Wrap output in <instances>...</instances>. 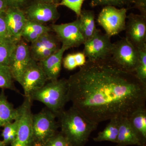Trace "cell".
<instances>
[{
  "label": "cell",
  "mask_w": 146,
  "mask_h": 146,
  "mask_svg": "<svg viewBox=\"0 0 146 146\" xmlns=\"http://www.w3.org/2000/svg\"><path fill=\"white\" fill-rule=\"evenodd\" d=\"M119 118L115 117L109 120V123L104 129L100 132L96 137L94 138V141H109L116 143L119 133Z\"/></svg>",
  "instance_id": "obj_21"
},
{
  "label": "cell",
  "mask_w": 146,
  "mask_h": 146,
  "mask_svg": "<svg viewBox=\"0 0 146 146\" xmlns=\"http://www.w3.org/2000/svg\"></svg>",
  "instance_id": "obj_39"
},
{
  "label": "cell",
  "mask_w": 146,
  "mask_h": 146,
  "mask_svg": "<svg viewBox=\"0 0 146 146\" xmlns=\"http://www.w3.org/2000/svg\"><path fill=\"white\" fill-rule=\"evenodd\" d=\"M69 102L93 122L128 118L146 107V84L122 70L110 57L86 60L68 79Z\"/></svg>",
  "instance_id": "obj_1"
},
{
  "label": "cell",
  "mask_w": 146,
  "mask_h": 146,
  "mask_svg": "<svg viewBox=\"0 0 146 146\" xmlns=\"http://www.w3.org/2000/svg\"><path fill=\"white\" fill-rule=\"evenodd\" d=\"M111 37L97 29L94 35L84 43L83 52L88 60H104L111 57L113 43Z\"/></svg>",
  "instance_id": "obj_8"
},
{
  "label": "cell",
  "mask_w": 146,
  "mask_h": 146,
  "mask_svg": "<svg viewBox=\"0 0 146 146\" xmlns=\"http://www.w3.org/2000/svg\"><path fill=\"white\" fill-rule=\"evenodd\" d=\"M51 29L44 24L27 20L23 32L31 31L40 35L50 32Z\"/></svg>",
  "instance_id": "obj_27"
},
{
  "label": "cell",
  "mask_w": 146,
  "mask_h": 146,
  "mask_svg": "<svg viewBox=\"0 0 146 146\" xmlns=\"http://www.w3.org/2000/svg\"><path fill=\"white\" fill-rule=\"evenodd\" d=\"M43 2L47 3L53 4L58 5L60 2L61 0H39Z\"/></svg>",
  "instance_id": "obj_37"
},
{
  "label": "cell",
  "mask_w": 146,
  "mask_h": 146,
  "mask_svg": "<svg viewBox=\"0 0 146 146\" xmlns=\"http://www.w3.org/2000/svg\"><path fill=\"white\" fill-rule=\"evenodd\" d=\"M58 7L57 5L37 0L29 4L23 10L27 20L44 25L59 19L60 14Z\"/></svg>",
  "instance_id": "obj_12"
},
{
  "label": "cell",
  "mask_w": 146,
  "mask_h": 146,
  "mask_svg": "<svg viewBox=\"0 0 146 146\" xmlns=\"http://www.w3.org/2000/svg\"><path fill=\"white\" fill-rule=\"evenodd\" d=\"M18 114V108H14L13 105L8 101L3 89L0 94V128L13 121Z\"/></svg>",
  "instance_id": "obj_18"
},
{
  "label": "cell",
  "mask_w": 146,
  "mask_h": 146,
  "mask_svg": "<svg viewBox=\"0 0 146 146\" xmlns=\"http://www.w3.org/2000/svg\"><path fill=\"white\" fill-rule=\"evenodd\" d=\"M132 4V0H91V5L92 7L100 6H114L123 8L128 7Z\"/></svg>",
  "instance_id": "obj_26"
},
{
  "label": "cell",
  "mask_w": 146,
  "mask_h": 146,
  "mask_svg": "<svg viewBox=\"0 0 146 146\" xmlns=\"http://www.w3.org/2000/svg\"><path fill=\"white\" fill-rule=\"evenodd\" d=\"M5 17L11 39L19 42L27 19L23 9L8 7L4 12Z\"/></svg>",
  "instance_id": "obj_14"
},
{
  "label": "cell",
  "mask_w": 146,
  "mask_h": 146,
  "mask_svg": "<svg viewBox=\"0 0 146 146\" xmlns=\"http://www.w3.org/2000/svg\"><path fill=\"white\" fill-rule=\"evenodd\" d=\"M126 22L125 37L137 50L146 48V16L131 13Z\"/></svg>",
  "instance_id": "obj_11"
},
{
  "label": "cell",
  "mask_w": 146,
  "mask_h": 146,
  "mask_svg": "<svg viewBox=\"0 0 146 146\" xmlns=\"http://www.w3.org/2000/svg\"><path fill=\"white\" fill-rule=\"evenodd\" d=\"M63 67L68 70H72L77 67L74 54H69L63 59Z\"/></svg>",
  "instance_id": "obj_32"
},
{
  "label": "cell",
  "mask_w": 146,
  "mask_h": 146,
  "mask_svg": "<svg viewBox=\"0 0 146 146\" xmlns=\"http://www.w3.org/2000/svg\"><path fill=\"white\" fill-rule=\"evenodd\" d=\"M66 50L65 48L61 46L59 50L48 57L38 62L48 81L58 79L61 72L63 54Z\"/></svg>",
  "instance_id": "obj_15"
},
{
  "label": "cell",
  "mask_w": 146,
  "mask_h": 146,
  "mask_svg": "<svg viewBox=\"0 0 146 146\" xmlns=\"http://www.w3.org/2000/svg\"><path fill=\"white\" fill-rule=\"evenodd\" d=\"M59 41L56 36L50 33L42 35L36 41L31 43L29 46L31 55L44 49H49L57 51L60 48Z\"/></svg>",
  "instance_id": "obj_20"
},
{
  "label": "cell",
  "mask_w": 146,
  "mask_h": 146,
  "mask_svg": "<svg viewBox=\"0 0 146 146\" xmlns=\"http://www.w3.org/2000/svg\"><path fill=\"white\" fill-rule=\"evenodd\" d=\"M44 146H70L60 131L50 138Z\"/></svg>",
  "instance_id": "obj_29"
},
{
  "label": "cell",
  "mask_w": 146,
  "mask_h": 146,
  "mask_svg": "<svg viewBox=\"0 0 146 146\" xmlns=\"http://www.w3.org/2000/svg\"><path fill=\"white\" fill-rule=\"evenodd\" d=\"M78 18L82 32L86 41L92 37L97 30L95 24V13L93 11L84 9Z\"/></svg>",
  "instance_id": "obj_19"
},
{
  "label": "cell",
  "mask_w": 146,
  "mask_h": 146,
  "mask_svg": "<svg viewBox=\"0 0 146 146\" xmlns=\"http://www.w3.org/2000/svg\"><path fill=\"white\" fill-rule=\"evenodd\" d=\"M52 31L54 32L58 40L66 50L83 44L85 39L80 29L78 18L68 23L52 24Z\"/></svg>",
  "instance_id": "obj_9"
},
{
  "label": "cell",
  "mask_w": 146,
  "mask_h": 146,
  "mask_svg": "<svg viewBox=\"0 0 146 146\" xmlns=\"http://www.w3.org/2000/svg\"><path fill=\"white\" fill-rule=\"evenodd\" d=\"M18 42L11 39L0 41V66H9L11 58Z\"/></svg>",
  "instance_id": "obj_22"
},
{
  "label": "cell",
  "mask_w": 146,
  "mask_h": 146,
  "mask_svg": "<svg viewBox=\"0 0 146 146\" xmlns=\"http://www.w3.org/2000/svg\"><path fill=\"white\" fill-rule=\"evenodd\" d=\"M24 97L22 104L18 108V125L16 138L11 146H34L33 137V101L30 97Z\"/></svg>",
  "instance_id": "obj_5"
},
{
  "label": "cell",
  "mask_w": 146,
  "mask_h": 146,
  "mask_svg": "<svg viewBox=\"0 0 146 146\" xmlns=\"http://www.w3.org/2000/svg\"><path fill=\"white\" fill-rule=\"evenodd\" d=\"M74 56L78 67H81L86 63V57L83 52L76 53L74 54Z\"/></svg>",
  "instance_id": "obj_35"
},
{
  "label": "cell",
  "mask_w": 146,
  "mask_h": 146,
  "mask_svg": "<svg viewBox=\"0 0 146 146\" xmlns=\"http://www.w3.org/2000/svg\"><path fill=\"white\" fill-rule=\"evenodd\" d=\"M8 7H14L23 9L28 5L30 0H6Z\"/></svg>",
  "instance_id": "obj_33"
},
{
  "label": "cell",
  "mask_w": 146,
  "mask_h": 146,
  "mask_svg": "<svg viewBox=\"0 0 146 146\" xmlns=\"http://www.w3.org/2000/svg\"><path fill=\"white\" fill-rule=\"evenodd\" d=\"M8 8L6 0H0V12H4Z\"/></svg>",
  "instance_id": "obj_36"
},
{
  "label": "cell",
  "mask_w": 146,
  "mask_h": 146,
  "mask_svg": "<svg viewBox=\"0 0 146 146\" xmlns=\"http://www.w3.org/2000/svg\"><path fill=\"white\" fill-rule=\"evenodd\" d=\"M48 81L38 62L31 58L22 75L19 84L23 89L24 96L29 97L33 92L42 88Z\"/></svg>",
  "instance_id": "obj_10"
},
{
  "label": "cell",
  "mask_w": 146,
  "mask_h": 146,
  "mask_svg": "<svg viewBox=\"0 0 146 146\" xmlns=\"http://www.w3.org/2000/svg\"><path fill=\"white\" fill-rule=\"evenodd\" d=\"M57 118L60 132L70 146H85L98 125L72 106L64 110Z\"/></svg>",
  "instance_id": "obj_2"
},
{
  "label": "cell",
  "mask_w": 146,
  "mask_h": 146,
  "mask_svg": "<svg viewBox=\"0 0 146 146\" xmlns=\"http://www.w3.org/2000/svg\"><path fill=\"white\" fill-rule=\"evenodd\" d=\"M68 91V79H58L46 83L29 97L33 102L37 101L44 104L57 117L69 102Z\"/></svg>",
  "instance_id": "obj_3"
},
{
  "label": "cell",
  "mask_w": 146,
  "mask_h": 146,
  "mask_svg": "<svg viewBox=\"0 0 146 146\" xmlns=\"http://www.w3.org/2000/svg\"><path fill=\"white\" fill-rule=\"evenodd\" d=\"M116 143L118 146H142L127 117L119 118V133Z\"/></svg>",
  "instance_id": "obj_16"
},
{
  "label": "cell",
  "mask_w": 146,
  "mask_h": 146,
  "mask_svg": "<svg viewBox=\"0 0 146 146\" xmlns=\"http://www.w3.org/2000/svg\"><path fill=\"white\" fill-rule=\"evenodd\" d=\"M85 0H61L58 6H63L70 9L76 13L77 17L80 15L82 7Z\"/></svg>",
  "instance_id": "obj_28"
},
{
  "label": "cell",
  "mask_w": 146,
  "mask_h": 146,
  "mask_svg": "<svg viewBox=\"0 0 146 146\" xmlns=\"http://www.w3.org/2000/svg\"><path fill=\"white\" fill-rule=\"evenodd\" d=\"M18 116L16 119L13 121L8 123L3 127L1 136L3 138V142L6 146L11 145L16 138L18 130Z\"/></svg>",
  "instance_id": "obj_25"
},
{
  "label": "cell",
  "mask_w": 146,
  "mask_h": 146,
  "mask_svg": "<svg viewBox=\"0 0 146 146\" xmlns=\"http://www.w3.org/2000/svg\"><path fill=\"white\" fill-rule=\"evenodd\" d=\"M138 51V59L134 73L140 81L146 84V48Z\"/></svg>",
  "instance_id": "obj_24"
},
{
  "label": "cell",
  "mask_w": 146,
  "mask_h": 146,
  "mask_svg": "<svg viewBox=\"0 0 146 146\" xmlns=\"http://www.w3.org/2000/svg\"><path fill=\"white\" fill-rule=\"evenodd\" d=\"M0 146H6L3 141H1V140H0Z\"/></svg>",
  "instance_id": "obj_38"
},
{
  "label": "cell",
  "mask_w": 146,
  "mask_h": 146,
  "mask_svg": "<svg viewBox=\"0 0 146 146\" xmlns=\"http://www.w3.org/2000/svg\"><path fill=\"white\" fill-rule=\"evenodd\" d=\"M9 39H11L6 22L4 12H0V41Z\"/></svg>",
  "instance_id": "obj_30"
},
{
  "label": "cell",
  "mask_w": 146,
  "mask_h": 146,
  "mask_svg": "<svg viewBox=\"0 0 146 146\" xmlns=\"http://www.w3.org/2000/svg\"><path fill=\"white\" fill-rule=\"evenodd\" d=\"M31 58L29 46L22 39L16 44L9 65L15 81L20 83L22 75Z\"/></svg>",
  "instance_id": "obj_13"
},
{
  "label": "cell",
  "mask_w": 146,
  "mask_h": 146,
  "mask_svg": "<svg viewBox=\"0 0 146 146\" xmlns=\"http://www.w3.org/2000/svg\"><path fill=\"white\" fill-rule=\"evenodd\" d=\"M56 116L45 108L40 112L33 114V137L34 146H44L58 131Z\"/></svg>",
  "instance_id": "obj_4"
},
{
  "label": "cell",
  "mask_w": 146,
  "mask_h": 146,
  "mask_svg": "<svg viewBox=\"0 0 146 146\" xmlns=\"http://www.w3.org/2000/svg\"><path fill=\"white\" fill-rule=\"evenodd\" d=\"M127 8L105 6L98 16V23L110 37L125 30Z\"/></svg>",
  "instance_id": "obj_6"
},
{
  "label": "cell",
  "mask_w": 146,
  "mask_h": 146,
  "mask_svg": "<svg viewBox=\"0 0 146 146\" xmlns=\"http://www.w3.org/2000/svg\"><path fill=\"white\" fill-rule=\"evenodd\" d=\"M56 51L49 49H44L31 55V58L37 62L44 60Z\"/></svg>",
  "instance_id": "obj_31"
},
{
  "label": "cell",
  "mask_w": 146,
  "mask_h": 146,
  "mask_svg": "<svg viewBox=\"0 0 146 146\" xmlns=\"http://www.w3.org/2000/svg\"><path fill=\"white\" fill-rule=\"evenodd\" d=\"M133 7L138 9L141 15L146 16V0H132Z\"/></svg>",
  "instance_id": "obj_34"
},
{
  "label": "cell",
  "mask_w": 146,
  "mask_h": 146,
  "mask_svg": "<svg viewBox=\"0 0 146 146\" xmlns=\"http://www.w3.org/2000/svg\"><path fill=\"white\" fill-rule=\"evenodd\" d=\"M142 146H146V108H141L128 118Z\"/></svg>",
  "instance_id": "obj_17"
},
{
  "label": "cell",
  "mask_w": 146,
  "mask_h": 146,
  "mask_svg": "<svg viewBox=\"0 0 146 146\" xmlns=\"http://www.w3.org/2000/svg\"><path fill=\"white\" fill-rule=\"evenodd\" d=\"M138 56V50L126 37L113 43L110 58L122 70L134 73Z\"/></svg>",
  "instance_id": "obj_7"
},
{
  "label": "cell",
  "mask_w": 146,
  "mask_h": 146,
  "mask_svg": "<svg viewBox=\"0 0 146 146\" xmlns=\"http://www.w3.org/2000/svg\"><path fill=\"white\" fill-rule=\"evenodd\" d=\"M14 79L8 66H0V88L19 93L14 84Z\"/></svg>",
  "instance_id": "obj_23"
}]
</instances>
